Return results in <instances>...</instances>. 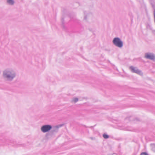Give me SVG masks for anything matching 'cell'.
I'll return each mask as SVG.
<instances>
[{
	"label": "cell",
	"mask_w": 155,
	"mask_h": 155,
	"mask_svg": "<svg viewBox=\"0 0 155 155\" xmlns=\"http://www.w3.org/2000/svg\"><path fill=\"white\" fill-rule=\"evenodd\" d=\"M3 77L8 81H11L16 76L15 72L11 69H7L4 70L3 73Z\"/></svg>",
	"instance_id": "obj_1"
},
{
	"label": "cell",
	"mask_w": 155,
	"mask_h": 155,
	"mask_svg": "<svg viewBox=\"0 0 155 155\" xmlns=\"http://www.w3.org/2000/svg\"><path fill=\"white\" fill-rule=\"evenodd\" d=\"M113 43L116 46L120 48L122 47L123 46L122 42L119 38H115L113 39Z\"/></svg>",
	"instance_id": "obj_2"
},
{
	"label": "cell",
	"mask_w": 155,
	"mask_h": 155,
	"mask_svg": "<svg viewBox=\"0 0 155 155\" xmlns=\"http://www.w3.org/2000/svg\"><path fill=\"white\" fill-rule=\"evenodd\" d=\"M51 126L50 125H44L41 128V130L42 131V132H47L49 131L51 129Z\"/></svg>",
	"instance_id": "obj_3"
},
{
	"label": "cell",
	"mask_w": 155,
	"mask_h": 155,
	"mask_svg": "<svg viewBox=\"0 0 155 155\" xmlns=\"http://www.w3.org/2000/svg\"><path fill=\"white\" fill-rule=\"evenodd\" d=\"M145 57L150 60H154L155 59V55L151 53H147L145 55Z\"/></svg>",
	"instance_id": "obj_4"
},
{
	"label": "cell",
	"mask_w": 155,
	"mask_h": 155,
	"mask_svg": "<svg viewBox=\"0 0 155 155\" xmlns=\"http://www.w3.org/2000/svg\"><path fill=\"white\" fill-rule=\"evenodd\" d=\"M130 69L131 70L132 72H135V73L137 74L142 75V73L141 70H139L136 68L134 67H131Z\"/></svg>",
	"instance_id": "obj_5"
},
{
	"label": "cell",
	"mask_w": 155,
	"mask_h": 155,
	"mask_svg": "<svg viewBox=\"0 0 155 155\" xmlns=\"http://www.w3.org/2000/svg\"><path fill=\"white\" fill-rule=\"evenodd\" d=\"M7 1L9 4H12V5H13L14 3V1H13V0H7Z\"/></svg>",
	"instance_id": "obj_6"
},
{
	"label": "cell",
	"mask_w": 155,
	"mask_h": 155,
	"mask_svg": "<svg viewBox=\"0 0 155 155\" xmlns=\"http://www.w3.org/2000/svg\"><path fill=\"white\" fill-rule=\"evenodd\" d=\"M103 136H104V138H107L108 137V136L106 135H103Z\"/></svg>",
	"instance_id": "obj_7"
},
{
	"label": "cell",
	"mask_w": 155,
	"mask_h": 155,
	"mask_svg": "<svg viewBox=\"0 0 155 155\" xmlns=\"http://www.w3.org/2000/svg\"><path fill=\"white\" fill-rule=\"evenodd\" d=\"M154 18H155V10L154 11Z\"/></svg>",
	"instance_id": "obj_8"
}]
</instances>
